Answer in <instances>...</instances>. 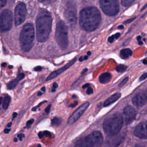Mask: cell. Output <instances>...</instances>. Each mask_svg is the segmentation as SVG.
<instances>
[{
  "label": "cell",
  "instance_id": "26",
  "mask_svg": "<svg viewBox=\"0 0 147 147\" xmlns=\"http://www.w3.org/2000/svg\"><path fill=\"white\" fill-rule=\"evenodd\" d=\"M127 80H128V78H125V79H123L121 82L119 84V87H121V86H123V85L125 84V83L127 82Z\"/></svg>",
  "mask_w": 147,
  "mask_h": 147
},
{
  "label": "cell",
  "instance_id": "28",
  "mask_svg": "<svg viewBox=\"0 0 147 147\" xmlns=\"http://www.w3.org/2000/svg\"><path fill=\"white\" fill-rule=\"evenodd\" d=\"M146 78H147V72L143 74L140 76V78L139 79H140V81H142V80H145Z\"/></svg>",
  "mask_w": 147,
  "mask_h": 147
},
{
  "label": "cell",
  "instance_id": "40",
  "mask_svg": "<svg viewBox=\"0 0 147 147\" xmlns=\"http://www.w3.org/2000/svg\"><path fill=\"white\" fill-rule=\"evenodd\" d=\"M10 131V129H5L4 130V133H6V134H7V133H9Z\"/></svg>",
  "mask_w": 147,
  "mask_h": 147
},
{
  "label": "cell",
  "instance_id": "18",
  "mask_svg": "<svg viewBox=\"0 0 147 147\" xmlns=\"http://www.w3.org/2000/svg\"><path fill=\"white\" fill-rule=\"evenodd\" d=\"M111 78V75L109 72H105L102 74L99 77V81L100 83L105 84L109 82Z\"/></svg>",
  "mask_w": 147,
  "mask_h": 147
},
{
  "label": "cell",
  "instance_id": "32",
  "mask_svg": "<svg viewBox=\"0 0 147 147\" xmlns=\"http://www.w3.org/2000/svg\"><path fill=\"white\" fill-rule=\"evenodd\" d=\"M57 86H58V85H57V84L56 83H54L53 84V86H52V91H55V90H56V88L57 87Z\"/></svg>",
  "mask_w": 147,
  "mask_h": 147
},
{
  "label": "cell",
  "instance_id": "23",
  "mask_svg": "<svg viewBox=\"0 0 147 147\" xmlns=\"http://www.w3.org/2000/svg\"><path fill=\"white\" fill-rule=\"evenodd\" d=\"M127 68V67L123 64H119L116 67V71L118 72H124Z\"/></svg>",
  "mask_w": 147,
  "mask_h": 147
},
{
  "label": "cell",
  "instance_id": "2",
  "mask_svg": "<svg viewBox=\"0 0 147 147\" xmlns=\"http://www.w3.org/2000/svg\"><path fill=\"white\" fill-rule=\"evenodd\" d=\"M52 25V17L50 13L45 10H41L37 17L36 31L37 38L39 42L45 41L49 35Z\"/></svg>",
  "mask_w": 147,
  "mask_h": 147
},
{
  "label": "cell",
  "instance_id": "27",
  "mask_svg": "<svg viewBox=\"0 0 147 147\" xmlns=\"http://www.w3.org/2000/svg\"><path fill=\"white\" fill-rule=\"evenodd\" d=\"M7 0H0V10L5 5Z\"/></svg>",
  "mask_w": 147,
  "mask_h": 147
},
{
  "label": "cell",
  "instance_id": "48",
  "mask_svg": "<svg viewBox=\"0 0 147 147\" xmlns=\"http://www.w3.org/2000/svg\"><path fill=\"white\" fill-rule=\"evenodd\" d=\"M11 124H12V123H11V122H10L9 123H8V125H7V127H10V126H11Z\"/></svg>",
  "mask_w": 147,
  "mask_h": 147
},
{
  "label": "cell",
  "instance_id": "31",
  "mask_svg": "<svg viewBox=\"0 0 147 147\" xmlns=\"http://www.w3.org/2000/svg\"><path fill=\"white\" fill-rule=\"evenodd\" d=\"M115 38V36H114V35H113V36H111L108 38V41H109V42L111 43V42H113L114 41V40Z\"/></svg>",
  "mask_w": 147,
  "mask_h": 147
},
{
  "label": "cell",
  "instance_id": "44",
  "mask_svg": "<svg viewBox=\"0 0 147 147\" xmlns=\"http://www.w3.org/2000/svg\"><path fill=\"white\" fill-rule=\"evenodd\" d=\"M143 63H144V64H147V57L143 60Z\"/></svg>",
  "mask_w": 147,
  "mask_h": 147
},
{
  "label": "cell",
  "instance_id": "52",
  "mask_svg": "<svg viewBox=\"0 0 147 147\" xmlns=\"http://www.w3.org/2000/svg\"><path fill=\"white\" fill-rule=\"evenodd\" d=\"M41 95H42V93H41V92H38V96Z\"/></svg>",
  "mask_w": 147,
  "mask_h": 147
},
{
  "label": "cell",
  "instance_id": "46",
  "mask_svg": "<svg viewBox=\"0 0 147 147\" xmlns=\"http://www.w3.org/2000/svg\"><path fill=\"white\" fill-rule=\"evenodd\" d=\"M118 28H119V29H123V25H119V26H118Z\"/></svg>",
  "mask_w": 147,
  "mask_h": 147
},
{
  "label": "cell",
  "instance_id": "12",
  "mask_svg": "<svg viewBox=\"0 0 147 147\" xmlns=\"http://www.w3.org/2000/svg\"><path fill=\"white\" fill-rule=\"evenodd\" d=\"M137 112L136 110L130 106H126L123 111V118L126 124H129L135 119Z\"/></svg>",
  "mask_w": 147,
  "mask_h": 147
},
{
  "label": "cell",
  "instance_id": "16",
  "mask_svg": "<svg viewBox=\"0 0 147 147\" xmlns=\"http://www.w3.org/2000/svg\"><path fill=\"white\" fill-rule=\"evenodd\" d=\"M76 58H74L73 60H72L70 62H69L67 64H66L65 65H64V67H63L62 68H60V69L52 72L48 76V78L46 79V80H49L51 79H52L56 77H57L59 75H60V74H61L62 72H63L65 70H66L67 69H68V68H69L72 65H73L74 64V63L76 61Z\"/></svg>",
  "mask_w": 147,
  "mask_h": 147
},
{
  "label": "cell",
  "instance_id": "33",
  "mask_svg": "<svg viewBox=\"0 0 147 147\" xmlns=\"http://www.w3.org/2000/svg\"><path fill=\"white\" fill-rule=\"evenodd\" d=\"M33 121H34V119H31L29 120V121L27 122V123H26V126H29L30 125L32 124V123L33 122Z\"/></svg>",
  "mask_w": 147,
  "mask_h": 147
},
{
  "label": "cell",
  "instance_id": "15",
  "mask_svg": "<svg viewBox=\"0 0 147 147\" xmlns=\"http://www.w3.org/2000/svg\"><path fill=\"white\" fill-rule=\"evenodd\" d=\"M147 102L146 96L145 92H139L136 94L132 99V102L133 105L136 107H141L145 104Z\"/></svg>",
  "mask_w": 147,
  "mask_h": 147
},
{
  "label": "cell",
  "instance_id": "45",
  "mask_svg": "<svg viewBox=\"0 0 147 147\" xmlns=\"http://www.w3.org/2000/svg\"><path fill=\"white\" fill-rule=\"evenodd\" d=\"M87 71V68H86V69H84V70H83V72H82V74H84V72H86V71Z\"/></svg>",
  "mask_w": 147,
  "mask_h": 147
},
{
  "label": "cell",
  "instance_id": "56",
  "mask_svg": "<svg viewBox=\"0 0 147 147\" xmlns=\"http://www.w3.org/2000/svg\"><path fill=\"white\" fill-rule=\"evenodd\" d=\"M145 94H146V100H147V91L145 92Z\"/></svg>",
  "mask_w": 147,
  "mask_h": 147
},
{
  "label": "cell",
  "instance_id": "21",
  "mask_svg": "<svg viewBox=\"0 0 147 147\" xmlns=\"http://www.w3.org/2000/svg\"><path fill=\"white\" fill-rule=\"evenodd\" d=\"M18 81H19V80L16 78V79L13 80H11V82H10L8 84V85H7V88L9 89V90L13 89V88L14 87H15L16 86L17 84Z\"/></svg>",
  "mask_w": 147,
  "mask_h": 147
},
{
  "label": "cell",
  "instance_id": "11",
  "mask_svg": "<svg viewBox=\"0 0 147 147\" xmlns=\"http://www.w3.org/2000/svg\"><path fill=\"white\" fill-rule=\"evenodd\" d=\"M89 105L90 103L88 102H86L84 103L83 105H82L69 117L68 120V123L69 124H72L74 122H75L85 112V111L87 110V109L89 106Z\"/></svg>",
  "mask_w": 147,
  "mask_h": 147
},
{
  "label": "cell",
  "instance_id": "25",
  "mask_svg": "<svg viewBox=\"0 0 147 147\" xmlns=\"http://www.w3.org/2000/svg\"><path fill=\"white\" fill-rule=\"evenodd\" d=\"M38 1L44 4H51L53 3L56 0H38Z\"/></svg>",
  "mask_w": 147,
  "mask_h": 147
},
{
  "label": "cell",
  "instance_id": "13",
  "mask_svg": "<svg viewBox=\"0 0 147 147\" xmlns=\"http://www.w3.org/2000/svg\"><path fill=\"white\" fill-rule=\"evenodd\" d=\"M106 141V147H117L122 142L125 137L124 134H116L114 136H109Z\"/></svg>",
  "mask_w": 147,
  "mask_h": 147
},
{
  "label": "cell",
  "instance_id": "1",
  "mask_svg": "<svg viewBox=\"0 0 147 147\" xmlns=\"http://www.w3.org/2000/svg\"><path fill=\"white\" fill-rule=\"evenodd\" d=\"M100 21V12L95 7H87L83 9L80 12V25L87 31L95 30L99 25Z\"/></svg>",
  "mask_w": 147,
  "mask_h": 147
},
{
  "label": "cell",
  "instance_id": "54",
  "mask_svg": "<svg viewBox=\"0 0 147 147\" xmlns=\"http://www.w3.org/2000/svg\"><path fill=\"white\" fill-rule=\"evenodd\" d=\"M87 56H88V55H90L91 54V52L89 51V52H87Z\"/></svg>",
  "mask_w": 147,
  "mask_h": 147
},
{
  "label": "cell",
  "instance_id": "19",
  "mask_svg": "<svg viewBox=\"0 0 147 147\" xmlns=\"http://www.w3.org/2000/svg\"><path fill=\"white\" fill-rule=\"evenodd\" d=\"M131 54H132V52L131 49H130L129 48L123 49L120 52V56L123 59L128 58L131 55Z\"/></svg>",
  "mask_w": 147,
  "mask_h": 147
},
{
  "label": "cell",
  "instance_id": "20",
  "mask_svg": "<svg viewBox=\"0 0 147 147\" xmlns=\"http://www.w3.org/2000/svg\"><path fill=\"white\" fill-rule=\"evenodd\" d=\"M10 102V98L9 96H5L2 103V106L4 109H6L8 107Z\"/></svg>",
  "mask_w": 147,
  "mask_h": 147
},
{
  "label": "cell",
  "instance_id": "10",
  "mask_svg": "<svg viewBox=\"0 0 147 147\" xmlns=\"http://www.w3.org/2000/svg\"><path fill=\"white\" fill-rule=\"evenodd\" d=\"M26 14V8L25 3L20 2L17 4L15 9V24L18 26L21 24L25 20Z\"/></svg>",
  "mask_w": 147,
  "mask_h": 147
},
{
  "label": "cell",
  "instance_id": "14",
  "mask_svg": "<svg viewBox=\"0 0 147 147\" xmlns=\"http://www.w3.org/2000/svg\"><path fill=\"white\" fill-rule=\"evenodd\" d=\"M134 134L141 139H147V121L139 123L134 129Z\"/></svg>",
  "mask_w": 147,
  "mask_h": 147
},
{
  "label": "cell",
  "instance_id": "17",
  "mask_svg": "<svg viewBox=\"0 0 147 147\" xmlns=\"http://www.w3.org/2000/svg\"><path fill=\"white\" fill-rule=\"evenodd\" d=\"M120 97H121L120 93H115V94H113V95L110 96L109 98H108L105 101V102L103 103V106L105 107H106V106H108L111 105L112 103L116 102Z\"/></svg>",
  "mask_w": 147,
  "mask_h": 147
},
{
  "label": "cell",
  "instance_id": "38",
  "mask_svg": "<svg viewBox=\"0 0 147 147\" xmlns=\"http://www.w3.org/2000/svg\"><path fill=\"white\" fill-rule=\"evenodd\" d=\"M136 18V17H134V18H132L131 19H129L128 20H127L126 21H125V23H127V24H129V23H130L131 21H133L134 19Z\"/></svg>",
  "mask_w": 147,
  "mask_h": 147
},
{
  "label": "cell",
  "instance_id": "24",
  "mask_svg": "<svg viewBox=\"0 0 147 147\" xmlns=\"http://www.w3.org/2000/svg\"><path fill=\"white\" fill-rule=\"evenodd\" d=\"M134 1L135 0H121V3L123 6H128Z\"/></svg>",
  "mask_w": 147,
  "mask_h": 147
},
{
  "label": "cell",
  "instance_id": "34",
  "mask_svg": "<svg viewBox=\"0 0 147 147\" xmlns=\"http://www.w3.org/2000/svg\"><path fill=\"white\" fill-rule=\"evenodd\" d=\"M50 108H51V105H48V106L47 107V108H46L45 110V111L47 113H49V111H50Z\"/></svg>",
  "mask_w": 147,
  "mask_h": 147
},
{
  "label": "cell",
  "instance_id": "4",
  "mask_svg": "<svg viewBox=\"0 0 147 147\" xmlns=\"http://www.w3.org/2000/svg\"><path fill=\"white\" fill-rule=\"evenodd\" d=\"M34 37V28L32 24L24 25L20 33V41L21 49L24 52H28L33 46Z\"/></svg>",
  "mask_w": 147,
  "mask_h": 147
},
{
  "label": "cell",
  "instance_id": "5",
  "mask_svg": "<svg viewBox=\"0 0 147 147\" xmlns=\"http://www.w3.org/2000/svg\"><path fill=\"white\" fill-rule=\"evenodd\" d=\"M103 142L102 133L94 131L87 136L79 139L75 144V147H99Z\"/></svg>",
  "mask_w": 147,
  "mask_h": 147
},
{
  "label": "cell",
  "instance_id": "9",
  "mask_svg": "<svg viewBox=\"0 0 147 147\" xmlns=\"http://www.w3.org/2000/svg\"><path fill=\"white\" fill-rule=\"evenodd\" d=\"M65 16L69 27L74 29L76 24V9L72 2H68L66 5Z\"/></svg>",
  "mask_w": 147,
  "mask_h": 147
},
{
  "label": "cell",
  "instance_id": "35",
  "mask_svg": "<svg viewBox=\"0 0 147 147\" xmlns=\"http://www.w3.org/2000/svg\"><path fill=\"white\" fill-rule=\"evenodd\" d=\"M43 134H44V136H51V133H50L49 131H44V132H43Z\"/></svg>",
  "mask_w": 147,
  "mask_h": 147
},
{
  "label": "cell",
  "instance_id": "53",
  "mask_svg": "<svg viewBox=\"0 0 147 147\" xmlns=\"http://www.w3.org/2000/svg\"><path fill=\"white\" fill-rule=\"evenodd\" d=\"M41 90L43 91H45V87H43L41 88Z\"/></svg>",
  "mask_w": 147,
  "mask_h": 147
},
{
  "label": "cell",
  "instance_id": "50",
  "mask_svg": "<svg viewBox=\"0 0 147 147\" xmlns=\"http://www.w3.org/2000/svg\"><path fill=\"white\" fill-rule=\"evenodd\" d=\"M146 7H147V4H146V5H145V6H144V7H142V10H144V9H145V8H146Z\"/></svg>",
  "mask_w": 147,
  "mask_h": 147
},
{
  "label": "cell",
  "instance_id": "42",
  "mask_svg": "<svg viewBox=\"0 0 147 147\" xmlns=\"http://www.w3.org/2000/svg\"><path fill=\"white\" fill-rule=\"evenodd\" d=\"M17 113H14L13 114V116H12V119H14L17 117Z\"/></svg>",
  "mask_w": 147,
  "mask_h": 147
},
{
  "label": "cell",
  "instance_id": "29",
  "mask_svg": "<svg viewBox=\"0 0 147 147\" xmlns=\"http://www.w3.org/2000/svg\"><path fill=\"white\" fill-rule=\"evenodd\" d=\"M92 93H93V90L91 87H88L87 90H86V94L90 95V94H91Z\"/></svg>",
  "mask_w": 147,
  "mask_h": 147
},
{
  "label": "cell",
  "instance_id": "36",
  "mask_svg": "<svg viewBox=\"0 0 147 147\" xmlns=\"http://www.w3.org/2000/svg\"><path fill=\"white\" fill-rule=\"evenodd\" d=\"M23 137H24V135L23 134H20L18 135V138H19V140H20V141L22 140V139Z\"/></svg>",
  "mask_w": 147,
  "mask_h": 147
},
{
  "label": "cell",
  "instance_id": "47",
  "mask_svg": "<svg viewBox=\"0 0 147 147\" xmlns=\"http://www.w3.org/2000/svg\"><path fill=\"white\" fill-rule=\"evenodd\" d=\"M79 60H80V61H83V60H84V59H83V57H81L79 59Z\"/></svg>",
  "mask_w": 147,
  "mask_h": 147
},
{
  "label": "cell",
  "instance_id": "3",
  "mask_svg": "<svg viewBox=\"0 0 147 147\" xmlns=\"http://www.w3.org/2000/svg\"><path fill=\"white\" fill-rule=\"evenodd\" d=\"M123 118L119 113H114L107 117L104 121L103 127L108 136H114L119 133L123 125Z\"/></svg>",
  "mask_w": 147,
  "mask_h": 147
},
{
  "label": "cell",
  "instance_id": "49",
  "mask_svg": "<svg viewBox=\"0 0 147 147\" xmlns=\"http://www.w3.org/2000/svg\"><path fill=\"white\" fill-rule=\"evenodd\" d=\"M83 59H84V60H87L88 59V56H86L83 57Z\"/></svg>",
  "mask_w": 147,
  "mask_h": 147
},
{
  "label": "cell",
  "instance_id": "58",
  "mask_svg": "<svg viewBox=\"0 0 147 147\" xmlns=\"http://www.w3.org/2000/svg\"><path fill=\"white\" fill-rule=\"evenodd\" d=\"M146 55H147V52H146Z\"/></svg>",
  "mask_w": 147,
  "mask_h": 147
},
{
  "label": "cell",
  "instance_id": "7",
  "mask_svg": "<svg viewBox=\"0 0 147 147\" xmlns=\"http://www.w3.org/2000/svg\"><path fill=\"white\" fill-rule=\"evenodd\" d=\"M99 3L103 11L108 16H115L119 11L118 0H99Z\"/></svg>",
  "mask_w": 147,
  "mask_h": 147
},
{
  "label": "cell",
  "instance_id": "8",
  "mask_svg": "<svg viewBox=\"0 0 147 147\" xmlns=\"http://www.w3.org/2000/svg\"><path fill=\"white\" fill-rule=\"evenodd\" d=\"M13 23V15L11 12L5 9L0 15V31L6 32L11 28Z\"/></svg>",
  "mask_w": 147,
  "mask_h": 147
},
{
  "label": "cell",
  "instance_id": "57",
  "mask_svg": "<svg viewBox=\"0 0 147 147\" xmlns=\"http://www.w3.org/2000/svg\"><path fill=\"white\" fill-rule=\"evenodd\" d=\"M38 147H41V146H40V145H38Z\"/></svg>",
  "mask_w": 147,
  "mask_h": 147
},
{
  "label": "cell",
  "instance_id": "22",
  "mask_svg": "<svg viewBox=\"0 0 147 147\" xmlns=\"http://www.w3.org/2000/svg\"><path fill=\"white\" fill-rule=\"evenodd\" d=\"M51 123L53 126H59L61 123V119L59 118L55 117L52 119Z\"/></svg>",
  "mask_w": 147,
  "mask_h": 147
},
{
  "label": "cell",
  "instance_id": "30",
  "mask_svg": "<svg viewBox=\"0 0 147 147\" xmlns=\"http://www.w3.org/2000/svg\"><path fill=\"white\" fill-rule=\"evenodd\" d=\"M24 78V74H23V73H21V74H20L18 76H17V77L16 78L18 80H20L21 79H23Z\"/></svg>",
  "mask_w": 147,
  "mask_h": 147
},
{
  "label": "cell",
  "instance_id": "51",
  "mask_svg": "<svg viewBox=\"0 0 147 147\" xmlns=\"http://www.w3.org/2000/svg\"><path fill=\"white\" fill-rule=\"evenodd\" d=\"M2 98L1 97L0 98V105L2 103Z\"/></svg>",
  "mask_w": 147,
  "mask_h": 147
},
{
  "label": "cell",
  "instance_id": "6",
  "mask_svg": "<svg viewBox=\"0 0 147 147\" xmlns=\"http://www.w3.org/2000/svg\"><path fill=\"white\" fill-rule=\"evenodd\" d=\"M56 40L61 49H66L68 46V31L65 23L60 21L56 25L55 32Z\"/></svg>",
  "mask_w": 147,
  "mask_h": 147
},
{
  "label": "cell",
  "instance_id": "37",
  "mask_svg": "<svg viewBox=\"0 0 147 147\" xmlns=\"http://www.w3.org/2000/svg\"><path fill=\"white\" fill-rule=\"evenodd\" d=\"M141 36H138L137 38V40L138 41V44L141 45V44H142V42H141Z\"/></svg>",
  "mask_w": 147,
  "mask_h": 147
},
{
  "label": "cell",
  "instance_id": "39",
  "mask_svg": "<svg viewBox=\"0 0 147 147\" xmlns=\"http://www.w3.org/2000/svg\"><path fill=\"white\" fill-rule=\"evenodd\" d=\"M34 70L37 71H40L41 70V67L38 66V67H36V68H34Z\"/></svg>",
  "mask_w": 147,
  "mask_h": 147
},
{
  "label": "cell",
  "instance_id": "43",
  "mask_svg": "<svg viewBox=\"0 0 147 147\" xmlns=\"http://www.w3.org/2000/svg\"><path fill=\"white\" fill-rule=\"evenodd\" d=\"M38 136H39V137L41 138H42V136H43V133H42V132H40L39 133H38Z\"/></svg>",
  "mask_w": 147,
  "mask_h": 147
},
{
  "label": "cell",
  "instance_id": "55",
  "mask_svg": "<svg viewBox=\"0 0 147 147\" xmlns=\"http://www.w3.org/2000/svg\"><path fill=\"white\" fill-rule=\"evenodd\" d=\"M14 142H17V138H14Z\"/></svg>",
  "mask_w": 147,
  "mask_h": 147
},
{
  "label": "cell",
  "instance_id": "41",
  "mask_svg": "<svg viewBox=\"0 0 147 147\" xmlns=\"http://www.w3.org/2000/svg\"><path fill=\"white\" fill-rule=\"evenodd\" d=\"M89 86H90V84H88V83H86V84H84V85L83 86L82 88H87V87H88Z\"/></svg>",
  "mask_w": 147,
  "mask_h": 147
}]
</instances>
